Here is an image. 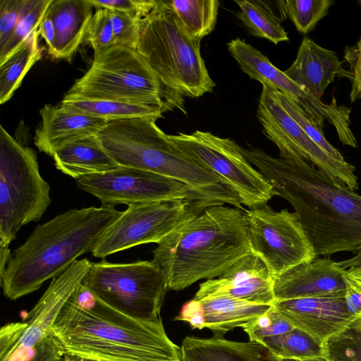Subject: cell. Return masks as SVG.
<instances>
[{
	"label": "cell",
	"instance_id": "cell-1",
	"mask_svg": "<svg viewBox=\"0 0 361 361\" xmlns=\"http://www.w3.org/2000/svg\"><path fill=\"white\" fill-rule=\"evenodd\" d=\"M241 151L275 195L292 205L317 257L361 252V195L303 159L276 158L252 146Z\"/></svg>",
	"mask_w": 361,
	"mask_h": 361
},
{
	"label": "cell",
	"instance_id": "cell-2",
	"mask_svg": "<svg viewBox=\"0 0 361 361\" xmlns=\"http://www.w3.org/2000/svg\"><path fill=\"white\" fill-rule=\"evenodd\" d=\"M52 334L66 354L91 361H182L161 319L145 321L113 308L82 282L55 319Z\"/></svg>",
	"mask_w": 361,
	"mask_h": 361
},
{
	"label": "cell",
	"instance_id": "cell-3",
	"mask_svg": "<svg viewBox=\"0 0 361 361\" xmlns=\"http://www.w3.org/2000/svg\"><path fill=\"white\" fill-rule=\"evenodd\" d=\"M121 213L113 206L71 209L37 226L11 252L0 275L4 295L17 300L62 274L78 257L94 250Z\"/></svg>",
	"mask_w": 361,
	"mask_h": 361
},
{
	"label": "cell",
	"instance_id": "cell-4",
	"mask_svg": "<svg viewBox=\"0 0 361 361\" xmlns=\"http://www.w3.org/2000/svg\"><path fill=\"white\" fill-rule=\"evenodd\" d=\"M250 254L243 212L219 204L208 207L159 243L152 261L163 271L168 289L180 290L219 276Z\"/></svg>",
	"mask_w": 361,
	"mask_h": 361
},
{
	"label": "cell",
	"instance_id": "cell-5",
	"mask_svg": "<svg viewBox=\"0 0 361 361\" xmlns=\"http://www.w3.org/2000/svg\"><path fill=\"white\" fill-rule=\"evenodd\" d=\"M155 117L109 121L97 134L119 166L140 169L188 185L205 207L228 204L243 209L226 183L182 150L156 124Z\"/></svg>",
	"mask_w": 361,
	"mask_h": 361
},
{
	"label": "cell",
	"instance_id": "cell-6",
	"mask_svg": "<svg viewBox=\"0 0 361 361\" xmlns=\"http://www.w3.org/2000/svg\"><path fill=\"white\" fill-rule=\"evenodd\" d=\"M68 96L157 105L187 114L183 96L151 68L136 49L114 45L94 56Z\"/></svg>",
	"mask_w": 361,
	"mask_h": 361
},
{
	"label": "cell",
	"instance_id": "cell-7",
	"mask_svg": "<svg viewBox=\"0 0 361 361\" xmlns=\"http://www.w3.org/2000/svg\"><path fill=\"white\" fill-rule=\"evenodd\" d=\"M200 40L189 37L166 0L139 20L136 50L151 68L183 97L212 92L215 83L200 52Z\"/></svg>",
	"mask_w": 361,
	"mask_h": 361
},
{
	"label": "cell",
	"instance_id": "cell-8",
	"mask_svg": "<svg viewBox=\"0 0 361 361\" xmlns=\"http://www.w3.org/2000/svg\"><path fill=\"white\" fill-rule=\"evenodd\" d=\"M33 149L0 126V244L9 246L22 226L41 219L51 202Z\"/></svg>",
	"mask_w": 361,
	"mask_h": 361
},
{
	"label": "cell",
	"instance_id": "cell-9",
	"mask_svg": "<svg viewBox=\"0 0 361 361\" xmlns=\"http://www.w3.org/2000/svg\"><path fill=\"white\" fill-rule=\"evenodd\" d=\"M82 283L113 308L145 321L160 317L169 290L163 271L152 260L92 262Z\"/></svg>",
	"mask_w": 361,
	"mask_h": 361
},
{
	"label": "cell",
	"instance_id": "cell-10",
	"mask_svg": "<svg viewBox=\"0 0 361 361\" xmlns=\"http://www.w3.org/2000/svg\"><path fill=\"white\" fill-rule=\"evenodd\" d=\"M169 137L185 153L223 179L249 209L267 205L275 195L271 185L247 161L241 147L210 132L179 133Z\"/></svg>",
	"mask_w": 361,
	"mask_h": 361
},
{
	"label": "cell",
	"instance_id": "cell-11",
	"mask_svg": "<svg viewBox=\"0 0 361 361\" xmlns=\"http://www.w3.org/2000/svg\"><path fill=\"white\" fill-rule=\"evenodd\" d=\"M252 253L274 281L283 273L317 257L295 212L269 205L243 211Z\"/></svg>",
	"mask_w": 361,
	"mask_h": 361
},
{
	"label": "cell",
	"instance_id": "cell-12",
	"mask_svg": "<svg viewBox=\"0 0 361 361\" xmlns=\"http://www.w3.org/2000/svg\"><path fill=\"white\" fill-rule=\"evenodd\" d=\"M203 211L187 200L130 205L103 233L92 254L95 257L105 258L142 244H158Z\"/></svg>",
	"mask_w": 361,
	"mask_h": 361
},
{
	"label": "cell",
	"instance_id": "cell-13",
	"mask_svg": "<svg viewBox=\"0 0 361 361\" xmlns=\"http://www.w3.org/2000/svg\"><path fill=\"white\" fill-rule=\"evenodd\" d=\"M257 117L264 134L279 150L280 157L310 161L332 179L352 190L359 188L355 167L326 154L273 97L269 85L262 83Z\"/></svg>",
	"mask_w": 361,
	"mask_h": 361
},
{
	"label": "cell",
	"instance_id": "cell-14",
	"mask_svg": "<svg viewBox=\"0 0 361 361\" xmlns=\"http://www.w3.org/2000/svg\"><path fill=\"white\" fill-rule=\"evenodd\" d=\"M78 188L96 197L104 206H128L151 202L187 200L206 208L185 184L151 171L120 166L102 173L75 180Z\"/></svg>",
	"mask_w": 361,
	"mask_h": 361
},
{
	"label": "cell",
	"instance_id": "cell-15",
	"mask_svg": "<svg viewBox=\"0 0 361 361\" xmlns=\"http://www.w3.org/2000/svg\"><path fill=\"white\" fill-rule=\"evenodd\" d=\"M227 46L231 55L245 74L261 84L271 85L294 100L320 128L323 129L325 120L336 128L344 122L346 109L335 97L330 104L317 99L274 66L260 51L240 38L231 40Z\"/></svg>",
	"mask_w": 361,
	"mask_h": 361
},
{
	"label": "cell",
	"instance_id": "cell-16",
	"mask_svg": "<svg viewBox=\"0 0 361 361\" xmlns=\"http://www.w3.org/2000/svg\"><path fill=\"white\" fill-rule=\"evenodd\" d=\"M91 262L76 260L66 271L54 278L47 289L22 322L26 324L18 346L8 361H25L32 349L52 334L53 324L61 309L87 276Z\"/></svg>",
	"mask_w": 361,
	"mask_h": 361
},
{
	"label": "cell",
	"instance_id": "cell-17",
	"mask_svg": "<svg viewBox=\"0 0 361 361\" xmlns=\"http://www.w3.org/2000/svg\"><path fill=\"white\" fill-rule=\"evenodd\" d=\"M274 280L265 264L254 254L233 264L219 276L200 284L193 299L231 298L256 304L272 305Z\"/></svg>",
	"mask_w": 361,
	"mask_h": 361
},
{
	"label": "cell",
	"instance_id": "cell-18",
	"mask_svg": "<svg viewBox=\"0 0 361 361\" xmlns=\"http://www.w3.org/2000/svg\"><path fill=\"white\" fill-rule=\"evenodd\" d=\"M272 306L294 327L322 343L356 321L345 296L275 300Z\"/></svg>",
	"mask_w": 361,
	"mask_h": 361
},
{
	"label": "cell",
	"instance_id": "cell-19",
	"mask_svg": "<svg viewBox=\"0 0 361 361\" xmlns=\"http://www.w3.org/2000/svg\"><path fill=\"white\" fill-rule=\"evenodd\" d=\"M346 269L329 257H315L287 270L274 281L275 300L344 297Z\"/></svg>",
	"mask_w": 361,
	"mask_h": 361
},
{
	"label": "cell",
	"instance_id": "cell-20",
	"mask_svg": "<svg viewBox=\"0 0 361 361\" xmlns=\"http://www.w3.org/2000/svg\"><path fill=\"white\" fill-rule=\"evenodd\" d=\"M41 124L36 129L35 145L52 157L56 149L71 141L97 135L109 121L67 109L60 104H45L39 111Z\"/></svg>",
	"mask_w": 361,
	"mask_h": 361
},
{
	"label": "cell",
	"instance_id": "cell-21",
	"mask_svg": "<svg viewBox=\"0 0 361 361\" xmlns=\"http://www.w3.org/2000/svg\"><path fill=\"white\" fill-rule=\"evenodd\" d=\"M342 71V62L334 51L305 37L295 59L283 72L302 89L322 100L327 87Z\"/></svg>",
	"mask_w": 361,
	"mask_h": 361
},
{
	"label": "cell",
	"instance_id": "cell-22",
	"mask_svg": "<svg viewBox=\"0 0 361 361\" xmlns=\"http://www.w3.org/2000/svg\"><path fill=\"white\" fill-rule=\"evenodd\" d=\"M89 0H52L46 15L55 30V42L49 55L71 61L83 42L93 16Z\"/></svg>",
	"mask_w": 361,
	"mask_h": 361
},
{
	"label": "cell",
	"instance_id": "cell-23",
	"mask_svg": "<svg viewBox=\"0 0 361 361\" xmlns=\"http://www.w3.org/2000/svg\"><path fill=\"white\" fill-rule=\"evenodd\" d=\"M182 361H280L259 342L226 340L222 335L211 338L185 337L180 347Z\"/></svg>",
	"mask_w": 361,
	"mask_h": 361
},
{
	"label": "cell",
	"instance_id": "cell-24",
	"mask_svg": "<svg viewBox=\"0 0 361 361\" xmlns=\"http://www.w3.org/2000/svg\"><path fill=\"white\" fill-rule=\"evenodd\" d=\"M56 169L74 179L102 173L119 167L104 148L97 135L68 142L52 155Z\"/></svg>",
	"mask_w": 361,
	"mask_h": 361
},
{
	"label": "cell",
	"instance_id": "cell-25",
	"mask_svg": "<svg viewBox=\"0 0 361 361\" xmlns=\"http://www.w3.org/2000/svg\"><path fill=\"white\" fill-rule=\"evenodd\" d=\"M200 302L204 312V328L222 336L235 328H242L271 307L231 298H206Z\"/></svg>",
	"mask_w": 361,
	"mask_h": 361
},
{
	"label": "cell",
	"instance_id": "cell-26",
	"mask_svg": "<svg viewBox=\"0 0 361 361\" xmlns=\"http://www.w3.org/2000/svg\"><path fill=\"white\" fill-rule=\"evenodd\" d=\"M63 107L109 121L137 118H161L166 110L157 105L132 103L115 100L85 99L65 94L59 104Z\"/></svg>",
	"mask_w": 361,
	"mask_h": 361
},
{
	"label": "cell",
	"instance_id": "cell-27",
	"mask_svg": "<svg viewBox=\"0 0 361 361\" xmlns=\"http://www.w3.org/2000/svg\"><path fill=\"white\" fill-rule=\"evenodd\" d=\"M38 30L32 32L10 56L0 63V104L13 96L31 67L42 57Z\"/></svg>",
	"mask_w": 361,
	"mask_h": 361
},
{
	"label": "cell",
	"instance_id": "cell-28",
	"mask_svg": "<svg viewBox=\"0 0 361 361\" xmlns=\"http://www.w3.org/2000/svg\"><path fill=\"white\" fill-rule=\"evenodd\" d=\"M240 11L238 18L250 35L266 39L277 44L288 41L287 32L281 25V20L268 1L235 0Z\"/></svg>",
	"mask_w": 361,
	"mask_h": 361
},
{
	"label": "cell",
	"instance_id": "cell-29",
	"mask_svg": "<svg viewBox=\"0 0 361 361\" xmlns=\"http://www.w3.org/2000/svg\"><path fill=\"white\" fill-rule=\"evenodd\" d=\"M166 2L192 39L201 41L214 29L219 6L218 0H169Z\"/></svg>",
	"mask_w": 361,
	"mask_h": 361
},
{
	"label": "cell",
	"instance_id": "cell-30",
	"mask_svg": "<svg viewBox=\"0 0 361 361\" xmlns=\"http://www.w3.org/2000/svg\"><path fill=\"white\" fill-rule=\"evenodd\" d=\"M259 343L279 359L324 357V343L295 327L286 333L266 338Z\"/></svg>",
	"mask_w": 361,
	"mask_h": 361
},
{
	"label": "cell",
	"instance_id": "cell-31",
	"mask_svg": "<svg viewBox=\"0 0 361 361\" xmlns=\"http://www.w3.org/2000/svg\"><path fill=\"white\" fill-rule=\"evenodd\" d=\"M52 0H27L25 8L6 43L0 47V63L35 31L38 30Z\"/></svg>",
	"mask_w": 361,
	"mask_h": 361
},
{
	"label": "cell",
	"instance_id": "cell-32",
	"mask_svg": "<svg viewBox=\"0 0 361 361\" xmlns=\"http://www.w3.org/2000/svg\"><path fill=\"white\" fill-rule=\"evenodd\" d=\"M271 92L273 97L283 109L326 154L338 161H346L341 153L326 139L323 129L317 126L294 100L271 86Z\"/></svg>",
	"mask_w": 361,
	"mask_h": 361
},
{
	"label": "cell",
	"instance_id": "cell-33",
	"mask_svg": "<svg viewBox=\"0 0 361 361\" xmlns=\"http://www.w3.org/2000/svg\"><path fill=\"white\" fill-rule=\"evenodd\" d=\"M285 10L297 30L302 34L312 31L328 14L332 0H286Z\"/></svg>",
	"mask_w": 361,
	"mask_h": 361
},
{
	"label": "cell",
	"instance_id": "cell-34",
	"mask_svg": "<svg viewBox=\"0 0 361 361\" xmlns=\"http://www.w3.org/2000/svg\"><path fill=\"white\" fill-rule=\"evenodd\" d=\"M328 361H361V326L353 322L324 343Z\"/></svg>",
	"mask_w": 361,
	"mask_h": 361
},
{
	"label": "cell",
	"instance_id": "cell-35",
	"mask_svg": "<svg viewBox=\"0 0 361 361\" xmlns=\"http://www.w3.org/2000/svg\"><path fill=\"white\" fill-rule=\"evenodd\" d=\"M294 326L283 318L272 306L268 311L245 324L242 329L250 341L260 342L262 340L282 334L292 330Z\"/></svg>",
	"mask_w": 361,
	"mask_h": 361
},
{
	"label": "cell",
	"instance_id": "cell-36",
	"mask_svg": "<svg viewBox=\"0 0 361 361\" xmlns=\"http://www.w3.org/2000/svg\"><path fill=\"white\" fill-rule=\"evenodd\" d=\"M83 42L92 48L94 56L116 45L109 9H97L91 19Z\"/></svg>",
	"mask_w": 361,
	"mask_h": 361
},
{
	"label": "cell",
	"instance_id": "cell-37",
	"mask_svg": "<svg viewBox=\"0 0 361 361\" xmlns=\"http://www.w3.org/2000/svg\"><path fill=\"white\" fill-rule=\"evenodd\" d=\"M116 45L136 49L139 39V20L128 13L109 10Z\"/></svg>",
	"mask_w": 361,
	"mask_h": 361
},
{
	"label": "cell",
	"instance_id": "cell-38",
	"mask_svg": "<svg viewBox=\"0 0 361 361\" xmlns=\"http://www.w3.org/2000/svg\"><path fill=\"white\" fill-rule=\"evenodd\" d=\"M27 0H0V47L13 32Z\"/></svg>",
	"mask_w": 361,
	"mask_h": 361
},
{
	"label": "cell",
	"instance_id": "cell-39",
	"mask_svg": "<svg viewBox=\"0 0 361 361\" xmlns=\"http://www.w3.org/2000/svg\"><path fill=\"white\" fill-rule=\"evenodd\" d=\"M93 7L118 11L130 14L136 19L148 15L156 4V0H89Z\"/></svg>",
	"mask_w": 361,
	"mask_h": 361
},
{
	"label": "cell",
	"instance_id": "cell-40",
	"mask_svg": "<svg viewBox=\"0 0 361 361\" xmlns=\"http://www.w3.org/2000/svg\"><path fill=\"white\" fill-rule=\"evenodd\" d=\"M65 355L60 341L51 334L32 349L25 361H63Z\"/></svg>",
	"mask_w": 361,
	"mask_h": 361
},
{
	"label": "cell",
	"instance_id": "cell-41",
	"mask_svg": "<svg viewBox=\"0 0 361 361\" xmlns=\"http://www.w3.org/2000/svg\"><path fill=\"white\" fill-rule=\"evenodd\" d=\"M345 57L351 68L348 73L351 81L350 99L355 102L361 99V37L355 46L346 50Z\"/></svg>",
	"mask_w": 361,
	"mask_h": 361
},
{
	"label": "cell",
	"instance_id": "cell-42",
	"mask_svg": "<svg viewBox=\"0 0 361 361\" xmlns=\"http://www.w3.org/2000/svg\"><path fill=\"white\" fill-rule=\"evenodd\" d=\"M26 326L23 322L8 323L0 331V361H8L16 349L20 337Z\"/></svg>",
	"mask_w": 361,
	"mask_h": 361
},
{
	"label": "cell",
	"instance_id": "cell-43",
	"mask_svg": "<svg viewBox=\"0 0 361 361\" xmlns=\"http://www.w3.org/2000/svg\"><path fill=\"white\" fill-rule=\"evenodd\" d=\"M345 279L346 281L345 298L347 308L356 320L361 319V281L351 276L348 270Z\"/></svg>",
	"mask_w": 361,
	"mask_h": 361
},
{
	"label": "cell",
	"instance_id": "cell-44",
	"mask_svg": "<svg viewBox=\"0 0 361 361\" xmlns=\"http://www.w3.org/2000/svg\"><path fill=\"white\" fill-rule=\"evenodd\" d=\"M173 320L188 322L192 329H204V316L200 300L192 299L182 307Z\"/></svg>",
	"mask_w": 361,
	"mask_h": 361
},
{
	"label": "cell",
	"instance_id": "cell-45",
	"mask_svg": "<svg viewBox=\"0 0 361 361\" xmlns=\"http://www.w3.org/2000/svg\"><path fill=\"white\" fill-rule=\"evenodd\" d=\"M39 35L44 39L49 53L54 45L55 30L52 20L46 14L38 28Z\"/></svg>",
	"mask_w": 361,
	"mask_h": 361
},
{
	"label": "cell",
	"instance_id": "cell-46",
	"mask_svg": "<svg viewBox=\"0 0 361 361\" xmlns=\"http://www.w3.org/2000/svg\"><path fill=\"white\" fill-rule=\"evenodd\" d=\"M8 247L0 244V275L3 274L11 254Z\"/></svg>",
	"mask_w": 361,
	"mask_h": 361
},
{
	"label": "cell",
	"instance_id": "cell-47",
	"mask_svg": "<svg viewBox=\"0 0 361 361\" xmlns=\"http://www.w3.org/2000/svg\"><path fill=\"white\" fill-rule=\"evenodd\" d=\"M338 264L344 269L361 266V252L357 253L350 259L338 262Z\"/></svg>",
	"mask_w": 361,
	"mask_h": 361
},
{
	"label": "cell",
	"instance_id": "cell-48",
	"mask_svg": "<svg viewBox=\"0 0 361 361\" xmlns=\"http://www.w3.org/2000/svg\"><path fill=\"white\" fill-rule=\"evenodd\" d=\"M348 271L351 276L361 281V266L350 267Z\"/></svg>",
	"mask_w": 361,
	"mask_h": 361
},
{
	"label": "cell",
	"instance_id": "cell-49",
	"mask_svg": "<svg viewBox=\"0 0 361 361\" xmlns=\"http://www.w3.org/2000/svg\"><path fill=\"white\" fill-rule=\"evenodd\" d=\"M280 361H328L325 357L308 358V359H281Z\"/></svg>",
	"mask_w": 361,
	"mask_h": 361
},
{
	"label": "cell",
	"instance_id": "cell-50",
	"mask_svg": "<svg viewBox=\"0 0 361 361\" xmlns=\"http://www.w3.org/2000/svg\"><path fill=\"white\" fill-rule=\"evenodd\" d=\"M63 361H91L87 360H82L78 357H72L67 354L65 355Z\"/></svg>",
	"mask_w": 361,
	"mask_h": 361
},
{
	"label": "cell",
	"instance_id": "cell-51",
	"mask_svg": "<svg viewBox=\"0 0 361 361\" xmlns=\"http://www.w3.org/2000/svg\"><path fill=\"white\" fill-rule=\"evenodd\" d=\"M353 323L361 326V319L354 321Z\"/></svg>",
	"mask_w": 361,
	"mask_h": 361
},
{
	"label": "cell",
	"instance_id": "cell-52",
	"mask_svg": "<svg viewBox=\"0 0 361 361\" xmlns=\"http://www.w3.org/2000/svg\"><path fill=\"white\" fill-rule=\"evenodd\" d=\"M358 2H359V4H360V5L361 6V1H359Z\"/></svg>",
	"mask_w": 361,
	"mask_h": 361
}]
</instances>
